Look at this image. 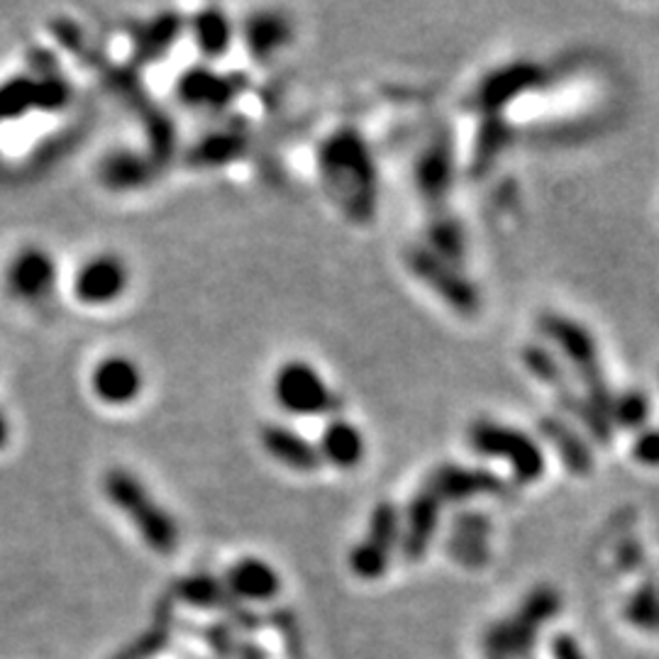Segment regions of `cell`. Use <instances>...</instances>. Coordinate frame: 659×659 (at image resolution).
Here are the masks:
<instances>
[{
    "mask_svg": "<svg viewBox=\"0 0 659 659\" xmlns=\"http://www.w3.org/2000/svg\"><path fill=\"white\" fill-rule=\"evenodd\" d=\"M628 621L647 633L659 630V591L652 587V583H645V587L630 599Z\"/></svg>",
    "mask_w": 659,
    "mask_h": 659,
    "instance_id": "obj_33",
    "label": "cell"
},
{
    "mask_svg": "<svg viewBox=\"0 0 659 659\" xmlns=\"http://www.w3.org/2000/svg\"><path fill=\"white\" fill-rule=\"evenodd\" d=\"M103 489L107 501L121 511L135 531L143 535L149 549L159 555H171L179 547V525L171 518L164 505L155 501L147 486L139 481L135 474L125 469H111L103 479Z\"/></svg>",
    "mask_w": 659,
    "mask_h": 659,
    "instance_id": "obj_3",
    "label": "cell"
},
{
    "mask_svg": "<svg viewBox=\"0 0 659 659\" xmlns=\"http://www.w3.org/2000/svg\"><path fill=\"white\" fill-rule=\"evenodd\" d=\"M167 643H169V633L164 625H155L152 630H147L143 637H139V640H135L115 659H152L155 655L164 650Z\"/></svg>",
    "mask_w": 659,
    "mask_h": 659,
    "instance_id": "obj_35",
    "label": "cell"
},
{
    "mask_svg": "<svg viewBox=\"0 0 659 659\" xmlns=\"http://www.w3.org/2000/svg\"><path fill=\"white\" fill-rule=\"evenodd\" d=\"M191 37L205 59H220L232 45L235 27L223 8H203L191 20Z\"/></svg>",
    "mask_w": 659,
    "mask_h": 659,
    "instance_id": "obj_22",
    "label": "cell"
},
{
    "mask_svg": "<svg viewBox=\"0 0 659 659\" xmlns=\"http://www.w3.org/2000/svg\"><path fill=\"white\" fill-rule=\"evenodd\" d=\"M553 655L555 659H587L581 652V647L577 645L575 637L569 635H557L553 640Z\"/></svg>",
    "mask_w": 659,
    "mask_h": 659,
    "instance_id": "obj_38",
    "label": "cell"
},
{
    "mask_svg": "<svg viewBox=\"0 0 659 659\" xmlns=\"http://www.w3.org/2000/svg\"><path fill=\"white\" fill-rule=\"evenodd\" d=\"M425 489L435 493L440 503H462L477 499V496H503L505 481L496 471L484 467L440 464L428 477Z\"/></svg>",
    "mask_w": 659,
    "mask_h": 659,
    "instance_id": "obj_10",
    "label": "cell"
},
{
    "mask_svg": "<svg viewBox=\"0 0 659 659\" xmlns=\"http://www.w3.org/2000/svg\"><path fill=\"white\" fill-rule=\"evenodd\" d=\"M521 362L539 384L555 388L557 396L571 388V376L559 354L547 342H527L521 350Z\"/></svg>",
    "mask_w": 659,
    "mask_h": 659,
    "instance_id": "obj_23",
    "label": "cell"
},
{
    "mask_svg": "<svg viewBox=\"0 0 659 659\" xmlns=\"http://www.w3.org/2000/svg\"><path fill=\"white\" fill-rule=\"evenodd\" d=\"M537 330L549 348L559 354V360L565 362L569 374H575L581 382L583 396L611 416L613 391L609 386L606 372H603L601 350L593 332L587 326H581L579 320L561 316V313L555 310H547L537 318Z\"/></svg>",
    "mask_w": 659,
    "mask_h": 659,
    "instance_id": "obj_2",
    "label": "cell"
},
{
    "mask_svg": "<svg viewBox=\"0 0 659 659\" xmlns=\"http://www.w3.org/2000/svg\"><path fill=\"white\" fill-rule=\"evenodd\" d=\"M320 459L338 469H354L366 455V440L362 430L348 418H330L316 442Z\"/></svg>",
    "mask_w": 659,
    "mask_h": 659,
    "instance_id": "obj_17",
    "label": "cell"
},
{
    "mask_svg": "<svg viewBox=\"0 0 659 659\" xmlns=\"http://www.w3.org/2000/svg\"><path fill=\"white\" fill-rule=\"evenodd\" d=\"M508 145H511V125L503 121V115L484 117L477 139H474V149H471L474 174L479 177L486 169H491L496 161H499V157L503 155V149Z\"/></svg>",
    "mask_w": 659,
    "mask_h": 659,
    "instance_id": "obj_26",
    "label": "cell"
},
{
    "mask_svg": "<svg viewBox=\"0 0 659 659\" xmlns=\"http://www.w3.org/2000/svg\"><path fill=\"white\" fill-rule=\"evenodd\" d=\"M205 640H208V645L213 647L215 652H218L220 657H230L235 655L237 650L232 647V635H230V628H225V625H213V628L208 633H203Z\"/></svg>",
    "mask_w": 659,
    "mask_h": 659,
    "instance_id": "obj_37",
    "label": "cell"
},
{
    "mask_svg": "<svg viewBox=\"0 0 659 659\" xmlns=\"http://www.w3.org/2000/svg\"><path fill=\"white\" fill-rule=\"evenodd\" d=\"M174 596L181 599L183 603H191V606L196 609H223L230 611L232 615H237V623H257L254 615L245 609H232V599L228 589H225V583L213 579L211 575H191L183 577L174 583Z\"/></svg>",
    "mask_w": 659,
    "mask_h": 659,
    "instance_id": "obj_19",
    "label": "cell"
},
{
    "mask_svg": "<svg viewBox=\"0 0 659 659\" xmlns=\"http://www.w3.org/2000/svg\"><path fill=\"white\" fill-rule=\"evenodd\" d=\"M406 266L420 284L432 291L442 304L464 318L477 316L481 310V291L464 269L447 259L430 252L425 245H413L406 250Z\"/></svg>",
    "mask_w": 659,
    "mask_h": 659,
    "instance_id": "obj_5",
    "label": "cell"
},
{
    "mask_svg": "<svg viewBox=\"0 0 659 659\" xmlns=\"http://www.w3.org/2000/svg\"><path fill=\"white\" fill-rule=\"evenodd\" d=\"M103 181L111 189H135L149 179V161L137 155H111L103 164Z\"/></svg>",
    "mask_w": 659,
    "mask_h": 659,
    "instance_id": "obj_31",
    "label": "cell"
},
{
    "mask_svg": "<svg viewBox=\"0 0 659 659\" xmlns=\"http://www.w3.org/2000/svg\"><path fill=\"white\" fill-rule=\"evenodd\" d=\"M557 611H559V596L549 587H543L525 599L521 621L531 625V628H537V623L549 621Z\"/></svg>",
    "mask_w": 659,
    "mask_h": 659,
    "instance_id": "obj_34",
    "label": "cell"
},
{
    "mask_svg": "<svg viewBox=\"0 0 659 659\" xmlns=\"http://www.w3.org/2000/svg\"><path fill=\"white\" fill-rule=\"evenodd\" d=\"M247 149V135L240 127H223L205 135L201 143L193 147V164L198 167H225L230 161L240 159Z\"/></svg>",
    "mask_w": 659,
    "mask_h": 659,
    "instance_id": "obj_24",
    "label": "cell"
},
{
    "mask_svg": "<svg viewBox=\"0 0 659 659\" xmlns=\"http://www.w3.org/2000/svg\"><path fill=\"white\" fill-rule=\"evenodd\" d=\"M291 42V23L274 13V10H262L247 18L245 23V45L257 61L272 59L276 52L284 49Z\"/></svg>",
    "mask_w": 659,
    "mask_h": 659,
    "instance_id": "obj_20",
    "label": "cell"
},
{
    "mask_svg": "<svg viewBox=\"0 0 659 659\" xmlns=\"http://www.w3.org/2000/svg\"><path fill=\"white\" fill-rule=\"evenodd\" d=\"M145 374L133 356L111 354L93 366L91 391L105 406H129L143 396Z\"/></svg>",
    "mask_w": 659,
    "mask_h": 659,
    "instance_id": "obj_12",
    "label": "cell"
},
{
    "mask_svg": "<svg viewBox=\"0 0 659 659\" xmlns=\"http://www.w3.org/2000/svg\"><path fill=\"white\" fill-rule=\"evenodd\" d=\"M272 394L281 410L298 418L334 413L340 406L326 376L306 360H288L281 364L274 374Z\"/></svg>",
    "mask_w": 659,
    "mask_h": 659,
    "instance_id": "obj_6",
    "label": "cell"
},
{
    "mask_svg": "<svg viewBox=\"0 0 659 659\" xmlns=\"http://www.w3.org/2000/svg\"><path fill=\"white\" fill-rule=\"evenodd\" d=\"M401 535H404V513L388 501L376 505L370 515L366 539L384 547L386 553H394L396 547H401Z\"/></svg>",
    "mask_w": 659,
    "mask_h": 659,
    "instance_id": "obj_30",
    "label": "cell"
},
{
    "mask_svg": "<svg viewBox=\"0 0 659 659\" xmlns=\"http://www.w3.org/2000/svg\"><path fill=\"white\" fill-rule=\"evenodd\" d=\"M8 440H10V420L3 413V408H0V450L8 445Z\"/></svg>",
    "mask_w": 659,
    "mask_h": 659,
    "instance_id": "obj_39",
    "label": "cell"
},
{
    "mask_svg": "<svg viewBox=\"0 0 659 659\" xmlns=\"http://www.w3.org/2000/svg\"><path fill=\"white\" fill-rule=\"evenodd\" d=\"M467 442L477 455L508 464L518 484H535L545 477V450L531 432L493 418H477L467 428Z\"/></svg>",
    "mask_w": 659,
    "mask_h": 659,
    "instance_id": "obj_4",
    "label": "cell"
},
{
    "mask_svg": "<svg viewBox=\"0 0 659 659\" xmlns=\"http://www.w3.org/2000/svg\"><path fill=\"white\" fill-rule=\"evenodd\" d=\"M181 35V20L179 15H161L157 18V23H149L139 35H135V54L143 61H159V57L174 45L177 37Z\"/></svg>",
    "mask_w": 659,
    "mask_h": 659,
    "instance_id": "obj_29",
    "label": "cell"
},
{
    "mask_svg": "<svg viewBox=\"0 0 659 659\" xmlns=\"http://www.w3.org/2000/svg\"><path fill=\"white\" fill-rule=\"evenodd\" d=\"M652 416V398L647 396L640 388H625V391L613 394L611 401V420L615 432L628 430V432H640L643 428L650 425Z\"/></svg>",
    "mask_w": 659,
    "mask_h": 659,
    "instance_id": "obj_28",
    "label": "cell"
},
{
    "mask_svg": "<svg viewBox=\"0 0 659 659\" xmlns=\"http://www.w3.org/2000/svg\"><path fill=\"white\" fill-rule=\"evenodd\" d=\"M440 513L442 503L435 493L428 489L418 491L413 499L408 501L404 513V535H401V549L408 559H420L435 537L440 527Z\"/></svg>",
    "mask_w": 659,
    "mask_h": 659,
    "instance_id": "obj_16",
    "label": "cell"
},
{
    "mask_svg": "<svg viewBox=\"0 0 659 659\" xmlns=\"http://www.w3.org/2000/svg\"><path fill=\"white\" fill-rule=\"evenodd\" d=\"M430 252L447 259V262L464 266V257H467V230H464L462 220L455 213H447V208L432 211L430 220L425 225V242Z\"/></svg>",
    "mask_w": 659,
    "mask_h": 659,
    "instance_id": "obj_21",
    "label": "cell"
},
{
    "mask_svg": "<svg viewBox=\"0 0 659 659\" xmlns=\"http://www.w3.org/2000/svg\"><path fill=\"white\" fill-rule=\"evenodd\" d=\"M630 452L637 464L643 467H659V425H647L633 435Z\"/></svg>",
    "mask_w": 659,
    "mask_h": 659,
    "instance_id": "obj_36",
    "label": "cell"
},
{
    "mask_svg": "<svg viewBox=\"0 0 659 659\" xmlns=\"http://www.w3.org/2000/svg\"><path fill=\"white\" fill-rule=\"evenodd\" d=\"M225 589H228L235 599L245 601H272L279 589L281 579L272 565H266L259 557H245L228 569L225 577Z\"/></svg>",
    "mask_w": 659,
    "mask_h": 659,
    "instance_id": "obj_18",
    "label": "cell"
},
{
    "mask_svg": "<svg viewBox=\"0 0 659 659\" xmlns=\"http://www.w3.org/2000/svg\"><path fill=\"white\" fill-rule=\"evenodd\" d=\"M5 284L15 298L25 300V304H39L57 284V262L42 247H25L10 259Z\"/></svg>",
    "mask_w": 659,
    "mask_h": 659,
    "instance_id": "obj_11",
    "label": "cell"
},
{
    "mask_svg": "<svg viewBox=\"0 0 659 659\" xmlns=\"http://www.w3.org/2000/svg\"><path fill=\"white\" fill-rule=\"evenodd\" d=\"M455 539L450 543V553L462 565L477 567L484 565L486 557V535H489V523H486V518L479 513H464L455 521Z\"/></svg>",
    "mask_w": 659,
    "mask_h": 659,
    "instance_id": "obj_25",
    "label": "cell"
},
{
    "mask_svg": "<svg viewBox=\"0 0 659 659\" xmlns=\"http://www.w3.org/2000/svg\"><path fill=\"white\" fill-rule=\"evenodd\" d=\"M486 647L491 657L518 659L533 652L535 647V628L523 623L521 618L513 623H499L486 635Z\"/></svg>",
    "mask_w": 659,
    "mask_h": 659,
    "instance_id": "obj_27",
    "label": "cell"
},
{
    "mask_svg": "<svg viewBox=\"0 0 659 659\" xmlns=\"http://www.w3.org/2000/svg\"><path fill=\"white\" fill-rule=\"evenodd\" d=\"M318 177L328 201L352 225H370L379 211V167L372 145L354 127H338L318 147Z\"/></svg>",
    "mask_w": 659,
    "mask_h": 659,
    "instance_id": "obj_1",
    "label": "cell"
},
{
    "mask_svg": "<svg viewBox=\"0 0 659 659\" xmlns=\"http://www.w3.org/2000/svg\"><path fill=\"white\" fill-rule=\"evenodd\" d=\"M388 559H391V553H386L384 547L374 545L364 537L360 545L352 547L350 569L354 571L356 577H362V579H379V577L386 575Z\"/></svg>",
    "mask_w": 659,
    "mask_h": 659,
    "instance_id": "obj_32",
    "label": "cell"
},
{
    "mask_svg": "<svg viewBox=\"0 0 659 659\" xmlns=\"http://www.w3.org/2000/svg\"><path fill=\"white\" fill-rule=\"evenodd\" d=\"M245 91V77L220 73L211 67H193L181 73L179 99L196 111L220 113Z\"/></svg>",
    "mask_w": 659,
    "mask_h": 659,
    "instance_id": "obj_13",
    "label": "cell"
},
{
    "mask_svg": "<svg viewBox=\"0 0 659 659\" xmlns=\"http://www.w3.org/2000/svg\"><path fill=\"white\" fill-rule=\"evenodd\" d=\"M545 83V69L535 61H511L493 69L477 83L471 93V105L484 117L501 115L521 95L537 91Z\"/></svg>",
    "mask_w": 659,
    "mask_h": 659,
    "instance_id": "obj_8",
    "label": "cell"
},
{
    "mask_svg": "<svg viewBox=\"0 0 659 659\" xmlns=\"http://www.w3.org/2000/svg\"><path fill=\"white\" fill-rule=\"evenodd\" d=\"M129 286V269L123 257L95 254L77 269L73 276V298L83 306H111L125 296Z\"/></svg>",
    "mask_w": 659,
    "mask_h": 659,
    "instance_id": "obj_9",
    "label": "cell"
},
{
    "mask_svg": "<svg viewBox=\"0 0 659 659\" xmlns=\"http://www.w3.org/2000/svg\"><path fill=\"white\" fill-rule=\"evenodd\" d=\"M259 442H262L269 457L284 464L291 471L313 474L322 464L316 442H310L306 435H300L298 430L288 425L266 423L259 432Z\"/></svg>",
    "mask_w": 659,
    "mask_h": 659,
    "instance_id": "obj_15",
    "label": "cell"
},
{
    "mask_svg": "<svg viewBox=\"0 0 659 659\" xmlns=\"http://www.w3.org/2000/svg\"><path fill=\"white\" fill-rule=\"evenodd\" d=\"M457 179V147L450 129H438L428 137L413 164V186L420 201L432 211L445 208Z\"/></svg>",
    "mask_w": 659,
    "mask_h": 659,
    "instance_id": "obj_7",
    "label": "cell"
},
{
    "mask_svg": "<svg viewBox=\"0 0 659 659\" xmlns=\"http://www.w3.org/2000/svg\"><path fill=\"white\" fill-rule=\"evenodd\" d=\"M537 430L543 440L553 445L559 462L565 464L571 474H577V477L591 474L593 464H596V455H593L587 432L571 423L569 418L561 416H543L537 423Z\"/></svg>",
    "mask_w": 659,
    "mask_h": 659,
    "instance_id": "obj_14",
    "label": "cell"
}]
</instances>
